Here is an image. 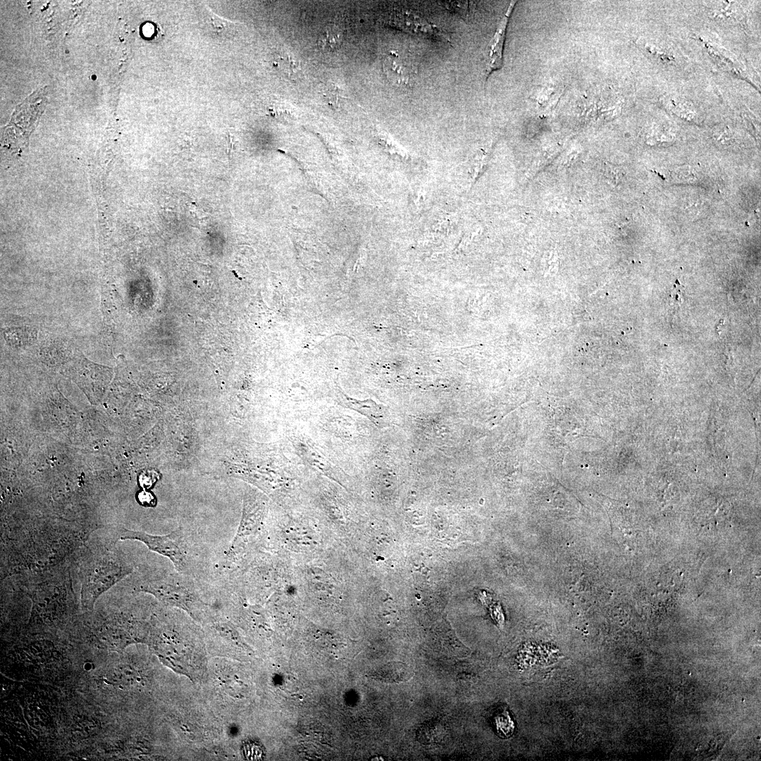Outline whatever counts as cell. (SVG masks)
<instances>
[{
    "instance_id": "cell-11",
    "label": "cell",
    "mask_w": 761,
    "mask_h": 761,
    "mask_svg": "<svg viewBox=\"0 0 761 761\" xmlns=\"http://www.w3.org/2000/svg\"><path fill=\"white\" fill-rule=\"evenodd\" d=\"M468 3V1H445L443 4L450 11H455L461 15H466Z\"/></svg>"
},
{
    "instance_id": "cell-3",
    "label": "cell",
    "mask_w": 761,
    "mask_h": 761,
    "mask_svg": "<svg viewBox=\"0 0 761 761\" xmlns=\"http://www.w3.org/2000/svg\"><path fill=\"white\" fill-rule=\"evenodd\" d=\"M134 571V564L116 547L89 556L80 569L82 607L92 611L102 594Z\"/></svg>"
},
{
    "instance_id": "cell-1",
    "label": "cell",
    "mask_w": 761,
    "mask_h": 761,
    "mask_svg": "<svg viewBox=\"0 0 761 761\" xmlns=\"http://www.w3.org/2000/svg\"><path fill=\"white\" fill-rule=\"evenodd\" d=\"M150 617L146 643L167 667L193 682H200L207 674V652L204 631L190 618L175 608Z\"/></svg>"
},
{
    "instance_id": "cell-10",
    "label": "cell",
    "mask_w": 761,
    "mask_h": 761,
    "mask_svg": "<svg viewBox=\"0 0 761 761\" xmlns=\"http://www.w3.org/2000/svg\"><path fill=\"white\" fill-rule=\"evenodd\" d=\"M674 178L681 182H691L695 180L696 175L691 168H681L674 172Z\"/></svg>"
},
{
    "instance_id": "cell-5",
    "label": "cell",
    "mask_w": 761,
    "mask_h": 761,
    "mask_svg": "<svg viewBox=\"0 0 761 761\" xmlns=\"http://www.w3.org/2000/svg\"><path fill=\"white\" fill-rule=\"evenodd\" d=\"M66 371L93 402L103 397L112 375L110 367L95 364L80 352L73 354Z\"/></svg>"
},
{
    "instance_id": "cell-12",
    "label": "cell",
    "mask_w": 761,
    "mask_h": 761,
    "mask_svg": "<svg viewBox=\"0 0 761 761\" xmlns=\"http://www.w3.org/2000/svg\"><path fill=\"white\" fill-rule=\"evenodd\" d=\"M157 474L155 472L147 471L143 473L139 478L140 485L144 489H149L157 481Z\"/></svg>"
},
{
    "instance_id": "cell-13",
    "label": "cell",
    "mask_w": 761,
    "mask_h": 761,
    "mask_svg": "<svg viewBox=\"0 0 761 761\" xmlns=\"http://www.w3.org/2000/svg\"><path fill=\"white\" fill-rule=\"evenodd\" d=\"M139 503L144 507H154L156 504L154 495L147 490L140 492L137 496Z\"/></svg>"
},
{
    "instance_id": "cell-8",
    "label": "cell",
    "mask_w": 761,
    "mask_h": 761,
    "mask_svg": "<svg viewBox=\"0 0 761 761\" xmlns=\"http://www.w3.org/2000/svg\"><path fill=\"white\" fill-rule=\"evenodd\" d=\"M342 40V31L335 25H330L319 35L317 45L323 51H333L340 47Z\"/></svg>"
},
{
    "instance_id": "cell-14",
    "label": "cell",
    "mask_w": 761,
    "mask_h": 761,
    "mask_svg": "<svg viewBox=\"0 0 761 761\" xmlns=\"http://www.w3.org/2000/svg\"><path fill=\"white\" fill-rule=\"evenodd\" d=\"M681 287L680 286H678V287L675 286L674 288L673 289V291L672 292V298H671V302H670V305L672 307V309H674L673 314L674 313L676 309L679 308L680 304H681Z\"/></svg>"
},
{
    "instance_id": "cell-6",
    "label": "cell",
    "mask_w": 761,
    "mask_h": 761,
    "mask_svg": "<svg viewBox=\"0 0 761 761\" xmlns=\"http://www.w3.org/2000/svg\"><path fill=\"white\" fill-rule=\"evenodd\" d=\"M383 68L388 79L397 85L411 84L417 74V66L412 57L397 51L388 53Z\"/></svg>"
},
{
    "instance_id": "cell-7",
    "label": "cell",
    "mask_w": 761,
    "mask_h": 761,
    "mask_svg": "<svg viewBox=\"0 0 761 761\" xmlns=\"http://www.w3.org/2000/svg\"><path fill=\"white\" fill-rule=\"evenodd\" d=\"M515 2H511L508 9L500 21L496 32L488 47L485 60L486 78L495 70L502 66V51L505 39L506 29Z\"/></svg>"
},
{
    "instance_id": "cell-9",
    "label": "cell",
    "mask_w": 761,
    "mask_h": 761,
    "mask_svg": "<svg viewBox=\"0 0 761 761\" xmlns=\"http://www.w3.org/2000/svg\"><path fill=\"white\" fill-rule=\"evenodd\" d=\"M6 341L13 346H22L32 341L36 336L35 330L30 328H11L4 330Z\"/></svg>"
},
{
    "instance_id": "cell-4",
    "label": "cell",
    "mask_w": 761,
    "mask_h": 761,
    "mask_svg": "<svg viewBox=\"0 0 761 761\" xmlns=\"http://www.w3.org/2000/svg\"><path fill=\"white\" fill-rule=\"evenodd\" d=\"M116 538L142 542L151 551L170 559L175 571L197 579L198 569L201 567L198 546L190 533L182 528H177L165 535H152L122 527L117 530Z\"/></svg>"
},
{
    "instance_id": "cell-2",
    "label": "cell",
    "mask_w": 761,
    "mask_h": 761,
    "mask_svg": "<svg viewBox=\"0 0 761 761\" xmlns=\"http://www.w3.org/2000/svg\"><path fill=\"white\" fill-rule=\"evenodd\" d=\"M134 590L154 596L163 607L180 610L203 624L214 612L202 597L197 578L177 571H154L142 574Z\"/></svg>"
}]
</instances>
